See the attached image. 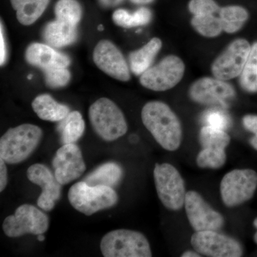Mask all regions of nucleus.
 Returning <instances> with one entry per match:
<instances>
[{"label":"nucleus","instance_id":"423d86ee","mask_svg":"<svg viewBox=\"0 0 257 257\" xmlns=\"http://www.w3.org/2000/svg\"><path fill=\"white\" fill-rule=\"evenodd\" d=\"M154 179L157 195L162 204L170 210L182 209L187 192L179 171L170 164L157 163L154 169Z\"/></svg>","mask_w":257,"mask_h":257},{"label":"nucleus","instance_id":"f8f14e48","mask_svg":"<svg viewBox=\"0 0 257 257\" xmlns=\"http://www.w3.org/2000/svg\"><path fill=\"white\" fill-rule=\"evenodd\" d=\"M184 207L189 223L195 231H217L224 224L220 213L214 210L195 191L187 192Z\"/></svg>","mask_w":257,"mask_h":257},{"label":"nucleus","instance_id":"cd10ccee","mask_svg":"<svg viewBox=\"0 0 257 257\" xmlns=\"http://www.w3.org/2000/svg\"><path fill=\"white\" fill-rule=\"evenodd\" d=\"M217 15H194L191 23L194 30L203 37L213 38L222 32L221 20Z\"/></svg>","mask_w":257,"mask_h":257},{"label":"nucleus","instance_id":"c85d7f7f","mask_svg":"<svg viewBox=\"0 0 257 257\" xmlns=\"http://www.w3.org/2000/svg\"><path fill=\"white\" fill-rule=\"evenodd\" d=\"M57 20L77 26L82 17V9L77 0H59L56 3Z\"/></svg>","mask_w":257,"mask_h":257},{"label":"nucleus","instance_id":"412c9836","mask_svg":"<svg viewBox=\"0 0 257 257\" xmlns=\"http://www.w3.org/2000/svg\"><path fill=\"white\" fill-rule=\"evenodd\" d=\"M50 0H10L19 23L29 26L35 23L47 9Z\"/></svg>","mask_w":257,"mask_h":257},{"label":"nucleus","instance_id":"a878e982","mask_svg":"<svg viewBox=\"0 0 257 257\" xmlns=\"http://www.w3.org/2000/svg\"><path fill=\"white\" fill-rule=\"evenodd\" d=\"M199 140L202 149L222 150H226L231 142V138L226 131L207 125L201 128Z\"/></svg>","mask_w":257,"mask_h":257},{"label":"nucleus","instance_id":"58836bf2","mask_svg":"<svg viewBox=\"0 0 257 257\" xmlns=\"http://www.w3.org/2000/svg\"><path fill=\"white\" fill-rule=\"evenodd\" d=\"M130 1L137 5H146L152 3L155 0H130Z\"/></svg>","mask_w":257,"mask_h":257},{"label":"nucleus","instance_id":"4468645a","mask_svg":"<svg viewBox=\"0 0 257 257\" xmlns=\"http://www.w3.org/2000/svg\"><path fill=\"white\" fill-rule=\"evenodd\" d=\"M93 60L98 68L112 78L127 82L131 77L124 56L109 40H101L96 44L93 52Z\"/></svg>","mask_w":257,"mask_h":257},{"label":"nucleus","instance_id":"4c0bfd02","mask_svg":"<svg viewBox=\"0 0 257 257\" xmlns=\"http://www.w3.org/2000/svg\"><path fill=\"white\" fill-rule=\"evenodd\" d=\"M182 257H200V253L197 251H186L182 254Z\"/></svg>","mask_w":257,"mask_h":257},{"label":"nucleus","instance_id":"f257e3e1","mask_svg":"<svg viewBox=\"0 0 257 257\" xmlns=\"http://www.w3.org/2000/svg\"><path fill=\"white\" fill-rule=\"evenodd\" d=\"M141 116L145 127L162 148L170 152L178 150L182 141V124L170 106L160 101H149Z\"/></svg>","mask_w":257,"mask_h":257},{"label":"nucleus","instance_id":"4be33fe9","mask_svg":"<svg viewBox=\"0 0 257 257\" xmlns=\"http://www.w3.org/2000/svg\"><path fill=\"white\" fill-rule=\"evenodd\" d=\"M121 167L114 162H108L93 171L84 182L92 186L101 185L112 187L119 183L122 177Z\"/></svg>","mask_w":257,"mask_h":257},{"label":"nucleus","instance_id":"a19ab883","mask_svg":"<svg viewBox=\"0 0 257 257\" xmlns=\"http://www.w3.org/2000/svg\"><path fill=\"white\" fill-rule=\"evenodd\" d=\"M38 236V237H37V239L39 240L40 241H43L45 239V236H44L43 234H39L37 235Z\"/></svg>","mask_w":257,"mask_h":257},{"label":"nucleus","instance_id":"7ed1b4c3","mask_svg":"<svg viewBox=\"0 0 257 257\" xmlns=\"http://www.w3.org/2000/svg\"><path fill=\"white\" fill-rule=\"evenodd\" d=\"M89 118L96 135L104 141H115L127 133L122 111L108 98H100L93 103L89 107Z\"/></svg>","mask_w":257,"mask_h":257},{"label":"nucleus","instance_id":"bb28decb","mask_svg":"<svg viewBox=\"0 0 257 257\" xmlns=\"http://www.w3.org/2000/svg\"><path fill=\"white\" fill-rule=\"evenodd\" d=\"M240 84L243 90L257 92V42L253 44L247 60L240 74Z\"/></svg>","mask_w":257,"mask_h":257},{"label":"nucleus","instance_id":"ddd939ff","mask_svg":"<svg viewBox=\"0 0 257 257\" xmlns=\"http://www.w3.org/2000/svg\"><path fill=\"white\" fill-rule=\"evenodd\" d=\"M192 100L208 106H226V102L234 97V87L226 81L211 77H202L195 81L189 91Z\"/></svg>","mask_w":257,"mask_h":257},{"label":"nucleus","instance_id":"39448f33","mask_svg":"<svg viewBox=\"0 0 257 257\" xmlns=\"http://www.w3.org/2000/svg\"><path fill=\"white\" fill-rule=\"evenodd\" d=\"M104 257H151L150 242L141 232L130 229L109 231L101 240Z\"/></svg>","mask_w":257,"mask_h":257},{"label":"nucleus","instance_id":"c756f323","mask_svg":"<svg viewBox=\"0 0 257 257\" xmlns=\"http://www.w3.org/2000/svg\"><path fill=\"white\" fill-rule=\"evenodd\" d=\"M226 161L225 150L215 149L203 148L197 157V165L204 169L216 170L221 168L225 165Z\"/></svg>","mask_w":257,"mask_h":257},{"label":"nucleus","instance_id":"6ab92c4d","mask_svg":"<svg viewBox=\"0 0 257 257\" xmlns=\"http://www.w3.org/2000/svg\"><path fill=\"white\" fill-rule=\"evenodd\" d=\"M32 107L40 119L53 122L62 121L70 113L68 106L57 102L48 94L37 96Z\"/></svg>","mask_w":257,"mask_h":257},{"label":"nucleus","instance_id":"5701e85b","mask_svg":"<svg viewBox=\"0 0 257 257\" xmlns=\"http://www.w3.org/2000/svg\"><path fill=\"white\" fill-rule=\"evenodd\" d=\"M60 125L61 140L63 145L75 144L82 138L85 130V123L82 114L73 111L62 120Z\"/></svg>","mask_w":257,"mask_h":257},{"label":"nucleus","instance_id":"c9c22d12","mask_svg":"<svg viewBox=\"0 0 257 257\" xmlns=\"http://www.w3.org/2000/svg\"><path fill=\"white\" fill-rule=\"evenodd\" d=\"M7 60V47L5 42L3 25H0V64L3 66Z\"/></svg>","mask_w":257,"mask_h":257},{"label":"nucleus","instance_id":"393cba45","mask_svg":"<svg viewBox=\"0 0 257 257\" xmlns=\"http://www.w3.org/2000/svg\"><path fill=\"white\" fill-rule=\"evenodd\" d=\"M151 10L146 8H141L131 14L127 10H116L113 13V22L118 26L124 28H132L143 26L150 23L152 20Z\"/></svg>","mask_w":257,"mask_h":257},{"label":"nucleus","instance_id":"72a5a7b5","mask_svg":"<svg viewBox=\"0 0 257 257\" xmlns=\"http://www.w3.org/2000/svg\"><path fill=\"white\" fill-rule=\"evenodd\" d=\"M243 125L248 131L254 134V136L250 140V144L257 150V115L248 114L243 116Z\"/></svg>","mask_w":257,"mask_h":257},{"label":"nucleus","instance_id":"473e14b6","mask_svg":"<svg viewBox=\"0 0 257 257\" xmlns=\"http://www.w3.org/2000/svg\"><path fill=\"white\" fill-rule=\"evenodd\" d=\"M188 8L193 15H219L221 10L214 0H190Z\"/></svg>","mask_w":257,"mask_h":257},{"label":"nucleus","instance_id":"f03ea898","mask_svg":"<svg viewBox=\"0 0 257 257\" xmlns=\"http://www.w3.org/2000/svg\"><path fill=\"white\" fill-rule=\"evenodd\" d=\"M43 136L36 125L23 124L10 128L0 139V158L10 165L26 160L35 151Z\"/></svg>","mask_w":257,"mask_h":257},{"label":"nucleus","instance_id":"e433bc0d","mask_svg":"<svg viewBox=\"0 0 257 257\" xmlns=\"http://www.w3.org/2000/svg\"><path fill=\"white\" fill-rule=\"evenodd\" d=\"M124 0H99L101 5L106 8H112L121 4Z\"/></svg>","mask_w":257,"mask_h":257},{"label":"nucleus","instance_id":"a211bd4d","mask_svg":"<svg viewBox=\"0 0 257 257\" xmlns=\"http://www.w3.org/2000/svg\"><path fill=\"white\" fill-rule=\"evenodd\" d=\"M43 37L47 45L51 47L62 48L68 46L77 40V26L56 20L45 26Z\"/></svg>","mask_w":257,"mask_h":257},{"label":"nucleus","instance_id":"1a4fd4ad","mask_svg":"<svg viewBox=\"0 0 257 257\" xmlns=\"http://www.w3.org/2000/svg\"><path fill=\"white\" fill-rule=\"evenodd\" d=\"M256 188L257 173L255 171L234 170L226 173L221 179V199L226 207H236L251 199Z\"/></svg>","mask_w":257,"mask_h":257},{"label":"nucleus","instance_id":"b1692460","mask_svg":"<svg viewBox=\"0 0 257 257\" xmlns=\"http://www.w3.org/2000/svg\"><path fill=\"white\" fill-rule=\"evenodd\" d=\"M223 31L233 34L239 31L247 21V10L241 6L231 5L221 8L219 14Z\"/></svg>","mask_w":257,"mask_h":257},{"label":"nucleus","instance_id":"ea45409f","mask_svg":"<svg viewBox=\"0 0 257 257\" xmlns=\"http://www.w3.org/2000/svg\"><path fill=\"white\" fill-rule=\"evenodd\" d=\"M253 225H254L255 227H256L257 229V218L254 219V221H253ZM254 241L255 242L257 243V231L256 234L254 235Z\"/></svg>","mask_w":257,"mask_h":257},{"label":"nucleus","instance_id":"f3484780","mask_svg":"<svg viewBox=\"0 0 257 257\" xmlns=\"http://www.w3.org/2000/svg\"><path fill=\"white\" fill-rule=\"evenodd\" d=\"M25 60L29 64L42 70L55 67H67L70 59L67 55L56 51L49 45L32 43L25 52Z\"/></svg>","mask_w":257,"mask_h":257},{"label":"nucleus","instance_id":"0eeeda50","mask_svg":"<svg viewBox=\"0 0 257 257\" xmlns=\"http://www.w3.org/2000/svg\"><path fill=\"white\" fill-rule=\"evenodd\" d=\"M185 64L176 55H169L141 76L140 84L155 92H165L177 86L183 78Z\"/></svg>","mask_w":257,"mask_h":257},{"label":"nucleus","instance_id":"9b49d317","mask_svg":"<svg viewBox=\"0 0 257 257\" xmlns=\"http://www.w3.org/2000/svg\"><path fill=\"white\" fill-rule=\"evenodd\" d=\"M191 243L203 256L239 257L243 255V248L239 241L215 230L196 231L191 237Z\"/></svg>","mask_w":257,"mask_h":257},{"label":"nucleus","instance_id":"dca6fc26","mask_svg":"<svg viewBox=\"0 0 257 257\" xmlns=\"http://www.w3.org/2000/svg\"><path fill=\"white\" fill-rule=\"evenodd\" d=\"M27 177L32 183L41 187V194L37 199V205L44 211H50L55 207L56 202L60 199L62 184L56 179L46 166L35 164L29 167Z\"/></svg>","mask_w":257,"mask_h":257},{"label":"nucleus","instance_id":"7c9ffc66","mask_svg":"<svg viewBox=\"0 0 257 257\" xmlns=\"http://www.w3.org/2000/svg\"><path fill=\"white\" fill-rule=\"evenodd\" d=\"M47 85L51 88L64 87L71 79L70 72L67 67H55L43 70Z\"/></svg>","mask_w":257,"mask_h":257},{"label":"nucleus","instance_id":"2f4dec72","mask_svg":"<svg viewBox=\"0 0 257 257\" xmlns=\"http://www.w3.org/2000/svg\"><path fill=\"white\" fill-rule=\"evenodd\" d=\"M204 123L207 126H212L226 131L231 125L229 116L220 109H214L207 111L203 116Z\"/></svg>","mask_w":257,"mask_h":257},{"label":"nucleus","instance_id":"20e7f679","mask_svg":"<svg viewBox=\"0 0 257 257\" xmlns=\"http://www.w3.org/2000/svg\"><path fill=\"white\" fill-rule=\"evenodd\" d=\"M68 199L76 210L91 216L97 211L114 207L118 202V195L112 187L89 185L82 181L70 187Z\"/></svg>","mask_w":257,"mask_h":257},{"label":"nucleus","instance_id":"9d476101","mask_svg":"<svg viewBox=\"0 0 257 257\" xmlns=\"http://www.w3.org/2000/svg\"><path fill=\"white\" fill-rule=\"evenodd\" d=\"M251 47L244 39H236L231 42L211 64L214 77L224 81L239 77L247 60Z\"/></svg>","mask_w":257,"mask_h":257},{"label":"nucleus","instance_id":"aec40b11","mask_svg":"<svg viewBox=\"0 0 257 257\" xmlns=\"http://www.w3.org/2000/svg\"><path fill=\"white\" fill-rule=\"evenodd\" d=\"M162 47V40L155 37L142 48L132 52L128 56L132 72L136 75L141 76L145 71L151 67L152 62L158 55Z\"/></svg>","mask_w":257,"mask_h":257},{"label":"nucleus","instance_id":"6e6552de","mask_svg":"<svg viewBox=\"0 0 257 257\" xmlns=\"http://www.w3.org/2000/svg\"><path fill=\"white\" fill-rule=\"evenodd\" d=\"M50 221L46 214L31 204L20 206L13 215L5 218L3 224L5 234L11 238L24 235H39L46 232Z\"/></svg>","mask_w":257,"mask_h":257},{"label":"nucleus","instance_id":"f704fd0d","mask_svg":"<svg viewBox=\"0 0 257 257\" xmlns=\"http://www.w3.org/2000/svg\"><path fill=\"white\" fill-rule=\"evenodd\" d=\"M8 182V169H7L6 162L3 159L0 158V192L7 187Z\"/></svg>","mask_w":257,"mask_h":257},{"label":"nucleus","instance_id":"2eb2a0df","mask_svg":"<svg viewBox=\"0 0 257 257\" xmlns=\"http://www.w3.org/2000/svg\"><path fill=\"white\" fill-rule=\"evenodd\" d=\"M52 166L56 179L62 185L78 179L86 170L82 151L75 144H67L61 147L56 152Z\"/></svg>","mask_w":257,"mask_h":257}]
</instances>
